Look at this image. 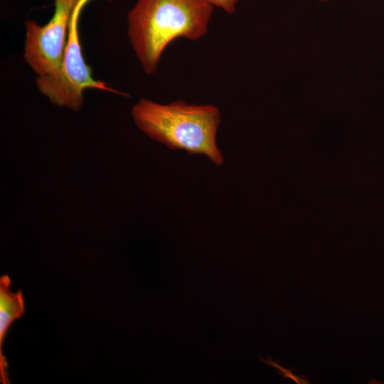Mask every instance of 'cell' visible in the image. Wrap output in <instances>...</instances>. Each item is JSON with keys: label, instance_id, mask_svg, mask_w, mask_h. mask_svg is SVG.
Returning a JSON list of instances; mask_svg holds the SVG:
<instances>
[{"label": "cell", "instance_id": "4", "mask_svg": "<svg viewBox=\"0 0 384 384\" xmlns=\"http://www.w3.org/2000/svg\"><path fill=\"white\" fill-rule=\"evenodd\" d=\"M53 1L54 12L47 23L40 25L34 19L24 23L23 56L36 76L52 73L59 67L73 14L80 4L92 0Z\"/></svg>", "mask_w": 384, "mask_h": 384}, {"label": "cell", "instance_id": "8", "mask_svg": "<svg viewBox=\"0 0 384 384\" xmlns=\"http://www.w3.org/2000/svg\"><path fill=\"white\" fill-rule=\"evenodd\" d=\"M320 1H328V0H320Z\"/></svg>", "mask_w": 384, "mask_h": 384}, {"label": "cell", "instance_id": "7", "mask_svg": "<svg viewBox=\"0 0 384 384\" xmlns=\"http://www.w3.org/2000/svg\"><path fill=\"white\" fill-rule=\"evenodd\" d=\"M213 6L221 9L227 14L235 11L236 6L240 0H208Z\"/></svg>", "mask_w": 384, "mask_h": 384}, {"label": "cell", "instance_id": "3", "mask_svg": "<svg viewBox=\"0 0 384 384\" xmlns=\"http://www.w3.org/2000/svg\"><path fill=\"white\" fill-rule=\"evenodd\" d=\"M89 1L80 4L73 14L66 46L59 67L53 72L37 76L36 85L39 92L54 105L79 111L84 105V92L97 89L128 96L96 80L86 63L79 33V18Z\"/></svg>", "mask_w": 384, "mask_h": 384}, {"label": "cell", "instance_id": "5", "mask_svg": "<svg viewBox=\"0 0 384 384\" xmlns=\"http://www.w3.org/2000/svg\"><path fill=\"white\" fill-rule=\"evenodd\" d=\"M11 281L7 274L0 277V382L9 384V365L3 353L6 334L12 324L25 311V302L21 290L12 292Z\"/></svg>", "mask_w": 384, "mask_h": 384}, {"label": "cell", "instance_id": "2", "mask_svg": "<svg viewBox=\"0 0 384 384\" xmlns=\"http://www.w3.org/2000/svg\"><path fill=\"white\" fill-rule=\"evenodd\" d=\"M132 117L142 132L168 148L204 155L217 166L223 163L216 143L221 118L215 106L181 100L160 104L140 98L132 107Z\"/></svg>", "mask_w": 384, "mask_h": 384}, {"label": "cell", "instance_id": "1", "mask_svg": "<svg viewBox=\"0 0 384 384\" xmlns=\"http://www.w3.org/2000/svg\"><path fill=\"white\" fill-rule=\"evenodd\" d=\"M213 8L208 0H137L127 14V33L144 72H156L162 54L174 40L203 37Z\"/></svg>", "mask_w": 384, "mask_h": 384}, {"label": "cell", "instance_id": "6", "mask_svg": "<svg viewBox=\"0 0 384 384\" xmlns=\"http://www.w3.org/2000/svg\"><path fill=\"white\" fill-rule=\"evenodd\" d=\"M261 360L264 361L265 363H267V365L275 368L277 370L278 373L282 375L284 378H290L291 380H294L298 384L309 383V382L306 379H304L301 377L296 375L290 370L284 368L283 367L280 366L277 363L272 361L271 359L265 360V359L261 358Z\"/></svg>", "mask_w": 384, "mask_h": 384}]
</instances>
